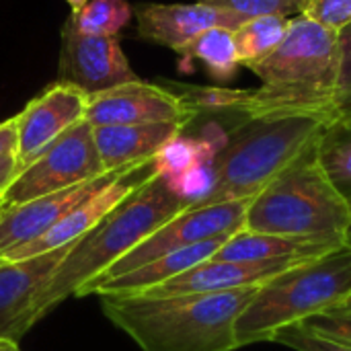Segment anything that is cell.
<instances>
[{"label":"cell","instance_id":"obj_12","mask_svg":"<svg viewBox=\"0 0 351 351\" xmlns=\"http://www.w3.org/2000/svg\"><path fill=\"white\" fill-rule=\"evenodd\" d=\"M125 169L103 173L101 177L31 199L27 204L0 208V259H4L16 247H23L25 243L45 234L60 220H64L72 210L88 202L113 179H117Z\"/></svg>","mask_w":351,"mask_h":351},{"label":"cell","instance_id":"obj_4","mask_svg":"<svg viewBox=\"0 0 351 351\" xmlns=\"http://www.w3.org/2000/svg\"><path fill=\"white\" fill-rule=\"evenodd\" d=\"M350 216V202L321 165L317 140L249 202L243 228L343 243Z\"/></svg>","mask_w":351,"mask_h":351},{"label":"cell","instance_id":"obj_10","mask_svg":"<svg viewBox=\"0 0 351 351\" xmlns=\"http://www.w3.org/2000/svg\"><path fill=\"white\" fill-rule=\"evenodd\" d=\"M132 80L140 76L132 70L119 37L82 35L70 25L64 27L58 82L72 84L90 97Z\"/></svg>","mask_w":351,"mask_h":351},{"label":"cell","instance_id":"obj_15","mask_svg":"<svg viewBox=\"0 0 351 351\" xmlns=\"http://www.w3.org/2000/svg\"><path fill=\"white\" fill-rule=\"evenodd\" d=\"M315 259V257H313ZM306 259H274V261H218L208 259L173 280L148 288L136 296L142 298H169L189 294H216L243 288H259L282 271ZM113 296V294H111Z\"/></svg>","mask_w":351,"mask_h":351},{"label":"cell","instance_id":"obj_9","mask_svg":"<svg viewBox=\"0 0 351 351\" xmlns=\"http://www.w3.org/2000/svg\"><path fill=\"white\" fill-rule=\"evenodd\" d=\"M197 113L173 88L132 80L115 88L88 97L84 119L93 128L101 125H142L177 121L189 125Z\"/></svg>","mask_w":351,"mask_h":351},{"label":"cell","instance_id":"obj_25","mask_svg":"<svg viewBox=\"0 0 351 351\" xmlns=\"http://www.w3.org/2000/svg\"><path fill=\"white\" fill-rule=\"evenodd\" d=\"M199 2L234 12L247 21V19L265 16V14L294 19L304 12L308 0H199Z\"/></svg>","mask_w":351,"mask_h":351},{"label":"cell","instance_id":"obj_20","mask_svg":"<svg viewBox=\"0 0 351 351\" xmlns=\"http://www.w3.org/2000/svg\"><path fill=\"white\" fill-rule=\"evenodd\" d=\"M181 58L185 64L191 60L202 62L208 74L218 82H230L241 68L234 31L226 27H212L199 33L193 41L185 45Z\"/></svg>","mask_w":351,"mask_h":351},{"label":"cell","instance_id":"obj_24","mask_svg":"<svg viewBox=\"0 0 351 351\" xmlns=\"http://www.w3.org/2000/svg\"><path fill=\"white\" fill-rule=\"evenodd\" d=\"M183 101L199 115L202 111L210 113H230L237 111L249 97L247 88H228V86H179L175 90Z\"/></svg>","mask_w":351,"mask_h":351},{"label":"cell","instance_id":"obj_26","mask_svg":"<svg viewBox=\"0 0 351 351\" xmlns=\"http://www.w3.org/2000/svg\"><path fill=\"white\" fill-rule=\"evenodd\" d=\"M300 325L313 333H319L327 339H333L337 343L351 348V302L339 306V308L321 313Z\"/></svg>","mask_w":351,"mask_h":351},{"label":"cell","instance_id":"obj_27","mask_svg":"<svg viewBox=\"0 0 351 351\" xmlns=\"http://www.w3.org/2000/svg\"><path fill=\"white\" fill-rule=\"evenodd\" d=\"M274 343H282L296 351H351L350 346H343L319 333H313L302 325H292V327L282 329L274 337Z\"/></svg>","mask_w":351,"mask_h":351},{"label":"cell","instance_id":"obj_2","mask_svg":"<svg viewBox=\"0 0 351 351\" xmlns=\"http://www.w3.org/2000/svg\"><path fill=\"white\" fill-rule=\"evenodd\" d=\"M257 288L169 298L101 296L105 317L142 351H234V325Z\"/></svg>","mask_w":351,"mask_h":351},{"label":"cell","instance_id":"obj_35","mask_svg":"<svg viewBox=\"0 0 351 351\" xmlns=\"http://www.w3.org/2000/svg\"><path fill=\"white\" fill-rule=\"evenodd\" d=\"M348 117H351V115H348ZM341 119H343V117H341Z\"/></svg>","mask_w":351,"mask_h":351},{"label":"cell","instance_id":"obj_6","mask_svg":"<svg viewBox=\"0 0 351 351\" xmlns=\"http://www.w3.org/2000/svg\"><path fill=\"white\" fill-rule=\"evenodd\" d=\"M351 300V249L306 259L257 288L234 325L237 346L274 341L292 325H300L321 313L339 308Z\"/></svg>","mask_w":351,"mask_h":351},{"label":"cell","instance_id":"obj_22","mask_svg":"<svg viewBox=\"0 0 351 351\" xmlns=\"http://www.w3.org/2000/svg\"><path fill=\"white\" fill-rule=\"evenodd\" d=\"M319 158L333 185L351 199V119H337L319 138Z\"/></svg>","mask_w":351,"mask_h":351},{"label":"cell","instance_id":"obj_37","mask_svg":"<svg viewBox=\"0 0 351 351\" xmlns=\"http://www.w3.org/2000/svg\"><path fill=\"white\" fill-rule=\"evenodd\" d=\"M350 302H351V300H350Z\"/></svg>","mask_w":351,"mask_h":351},{"label":"cell","instance_id":"obj_32","mask_svg":"<svg viewBox=\"0 0 351 351\" xmlns=\"http://www.w3.org/2000/svg\"><path fill=\"white\" fill-rule=\"evenodd\" d=\"M0 351H21L16 341H10V339H0Z\"/></svg>","mask_w":351,"mask_h":351},{"label":"cell","instance_id":"obj_3","mask_svg":"<svg viewBox=\"0 0 351 351\" xmlns=\"http://www.w3.org/2000/svg\"><path fill=\"white\" fill-rule=\"evenodd\" d=\"M187 208L189 204L171 187L169 179L154 173L105 220L78 239L37 296L31 325L68 296H76L80 288L103 276L113 263Z\"/></svg>","mask_w":351,"mask_h":351},{"label":"cell","instance_id":"obj_14","mask_svg":"<svg viewBox=\"0 0 351 351\" xmlns=\"http://www.w3.org/2000/svg\"><path fill=\"white\" fill-rule=\"evenodd\" d=\"M76 243L29 259L0 263V339L19 343L33 327L31 313L37 296Z\"/></svg>","mask_w":351,"mask_h":351},{"label":"cell","instance_id":"obj_17","mask_svg":"<svg viewBox=\"0 0 351 351\" xmlns=\"http://www.w3.org/2000/svg\"><path fill=\"white\" fill-rule=\"evenodd\" d=\"M187 125L177 121L142 125H101L93 128V140L105 171H119L132 165H144L177 138Z\"/></svg>","mask_w":351,"mask_h":351},{"label":"cell","instance_id":"obj_29","mask_svg":"<svg viewBox=\"0 0 351 351\" xmlns=\"http://www.w3.org/2000/svg\"><path fill=\"white\" fill-rule=\"evenodd\" d=\"M339 45V84H337V107L339 119L351 115V25L337 33Z\"/></svg>","mask_w":351,"mask_h":351},{"label":"cell","instance_id":"obj_13","mask_svg":"<svg viewBox=\"0 0 351 351\" xmlns=\"http://www.w3.org/2000/svg\"><path fill=\"white\" fill-rule=\"evenodd\" d=\"M156 173L154 160L144 165L128 167L117 179H113L107 187H103L97 195H93L88 202L72 210L64 220H60L53 228H49L45 234L37 237L35 241L25 243L23 247H16L10 251L2 261H19L29 259L35 255L49 253L53 249H60L64 245H70L78 239H82L86 232H90L101 220H105L130 193H134L144 181H148Z\"/></svg>","mask_w":351,"mask_h":351},{"label":"cell","instance_id":"obj_11","mask_svg":"<svg viewBox=\"0 0 351 351\" xmlns=\"http://www.w3.org/2000/svg\"><path fill=\"white\" fill-rule=\"evenodd\" d=\"M88 95L80 88L56 82L14 115L16 121V173L51 146L62 134L84 119Z\"/></svg>","mask_w":351,"mask_h":351},{"label":"cell","instance_id":"obj_16","mask_svg":"<svg viewBox=\"0 0 351 351\" xmlns=\"http://www.w3.org/2000/svg\"><path fill=\"white\" fill-rule=\"evenodd\" d=\"M134 19L140 39L169 47L177 53H181L199 33L212 27H226L234 31L245 23L243 16L199 0L193 4H136Z\"/></svg>","mask_w":351,"mask_h":351},{"label":"cell","instance_id":"obj_34","mask_svg":"<svg viewBox=\"0 0 351 351\" xmlns=\"http://www.w3.org/2000/svg\"><path fill=\"white\" fill-rule=\"evenodd\" d=\"M350 212H351V199H350ZM343 243H346V247H350L351 249V216H350V226H348V232H346Z\"/></svg>","mask_w":351,"mask_h":351},{"label":"cell","instance_id":"obj_31","mask_svg":"<svg viewBox=\"0 0 351 351\" xmlns=\"http://www.w3.org/2000/svg\"><path fill=\"white\" fill-rule=\"evenodd\" d=\"M16 175V158L14 154L10 156H0V199L6 191V187L10 185V181Z\"/></svg>","mask_w":351,"mask_h":351},{"label":"cell","instance_id":"obj_18","mask_svg":"<svg viewBox=\"0 0 351 351\" xmlns=\"http://www.w3.org/2000/svg\"><path fill=\"white\" fill-rule=\"evenodd\" d=\"M232 237V234H230ZM228 237H220V239H212L181 251H173L167 253L162 257H156L144 265H140L138 269H132L128 274L109 278V280H101L97 284H90L88 288H84L78 296H88V294H99V296H136L148 288H154L158 284H165L169 280H173L175 276L212 259L216 255V251L226 243Z\"/></svg>","mask_w":351,"mask_h":351},{"label":"cell","instance_id":"obj_5","mask_svg":"<svg viewBox=\"0 0 351 351\" xmlns=\"http://www.w3.org/2000/svg\"><path fill=\"white\" fill-rule=\"evenodd\" d=\"M333 121L321 113H280L243 121L214 160L212 191L193 206L253 199Z\"/></svg>","mask_w":351,"mask_h":351},{"label":"cell","instance_id":"obj_36","mask_svg":"<svg viewBox=\"0 0 351 351\" xmlns=\"http://www.w3.org/2000/svg\"><path fill=\"white\" fill-rule=\"evenodd\" d=\"M0 263H2V259H0Z\"/></svg>","mask_w":351,"mask_h":351},{"label":"cell","instance_id":"obj_33","mask_svg":"<svg viewBox=\"0 0 351 351\" xmlns=\"http://www.w3.org/2000/svg\"><path fill=\"white\" fill-rule=\"evenodd\" d=\"M66 2L70 4V8H72V14H76V12H78V10H80V8H82V6H84L88 0H66Z\"/></svg>","mask_w":351,"mask_h":351},{"label":"cell","instance_id":"obj_1","mask_svg":"<svg viewBox=\"0 0 351 351\" xmlns=\"http://www.w3.org/2000/svg\"><path fill=\"white\" fill-rule=\"evenodd\" d=\"M261 86L237 109L247 119L280 113H321L339 119L337 33L308 16H294L282 43L249 66Z\"/></svg>","mask_w":351,"mask_h":351},{"label":"cell","instance_id":"obj_28","mask_svg":"<svg viewBox=\"0 0 351 351\" xmlns=\"http://www.w3.org/2000/svg\"><path fill=\"white\" fill-rule=\"evenodd\" d=\"M302 16L339 33L351 25V0H308Z\"/></svg>","mask_w":351,"mask_h":351},{"label":"cell","instance_id":"obj_8","mask_svg":"<svg viewBox=\"0 0 351 351\" xmlns=\"http://www.w3.org/2000/svg\"><path fill=\"white\" fill-rule=\"evenodd\" d=\"M251 199H239V202H224V204H212V206H191L177 214L173 220H169L165 226L154 230L148 239H144L138 247H134L128 255H123L117 263H113L103 276L88 282L97 284L101 280H109L121 274H128L132 269H138L140 265L162 257L173 251H181L212 239L230 237L245 224V212ZM80 288L78 294L84 290ZM76 294V296H78Z\"/></svg>","mask_w":351,"mask_h":351},{"label":"cell","instance_id":"obj_7","mask_svg":"<svg viewBox=\"0 0 351 351\" xmlns=\"http://www.w3.org/2000/svg\"><path fill=\"white\" fill-rule=\"evenodd\" d=\"M103 173L109 171L101 165L93 125L82 119L14 175L0 199V208L27 204L101 177Z\"/></svg>","mask_w":351,"mask_h":351},{"label":"cell","instance_id":"obj_23","mask_svg":"<svg viewBox=\"0 0 351 351\" xmlns=\"http://www.w3.org/2000/svg\"><path fill=\"white\" fill-rule=\"evenodd\" d=\"M132 16L134 6L128 0H88L76 14H72L68 25L82 35L119 37Z\"/></svg>","mask_w":351,"mask_h":351},{"label":"cell","instance_id":"obj_30","mask_svg":"<svg viewBox=\"0 0 351 351\" xmlns=\"http://www.w3.org/2000/svg\"><path fill=\"white\" fill-rule=\"evenodd\" d=\"M16 152V121L14 117L0 123V156H10Z\"/></svg>","mask_w":351,"mask_h":351},{"label":"cell","instance_id":"obj_19","mask_svg":"<svg viewBox=\"0 0 351 351\" xmlns=\"http://www.w3.org/2000/svg\"><path fill=\"white\" fill-rule=\"evenodd\" d=\"M341 241H315L298 237H280L253 232L247 228L237 230L216 251L212 259L218 261H274V259H313L327 255L341 247Z\"/></svg>","mask_w":351,"mask_h":351},{"label":"cell","instance_id":"obj_21","mask_svg":"<svg viewBox=\"0 0 351 351\" xmlns=\"http://www.w3.org/2000/svg\"><path fill=\"white\" fill-rule=\"evenodd\" d=\"M292 19L265 14L247 19L239 29H234V43L239 51L241 66H251L267 58L286 37Z\"/></svg>","mask_w":351,"mask_h":351}]
</instances>
